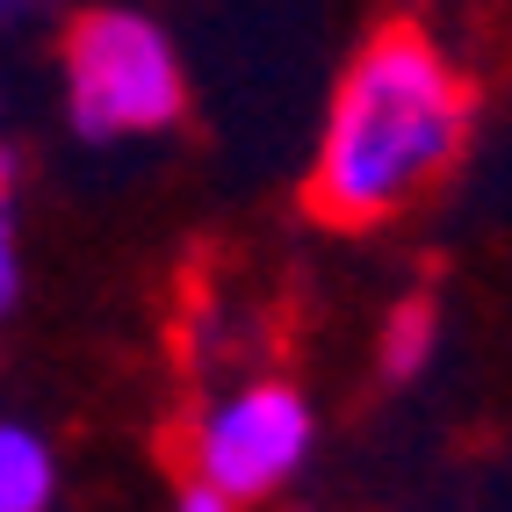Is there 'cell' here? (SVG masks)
<instances>
[{
	"label": "cell",
	"instance_id": "obj_8",
	"mask_svg": "<svg viewBox=\"0 0 512 512\" xmlns=\"http://www.w3.org/2000/svg\"><path fill=\"white\" fill-rule=\"evenodd\" d=\"M37 8H44V0H0V29H15V22H29Z\"/></svg>",
	"mask_w": 512,
	"mask_h": 512
},
{
	"label": "cell",
	"instance_id": "obj_2",
	"mask_svg": "<svg viewBox=\"0 0 512 512\" xmlns=\"http://www.w3.org/2000/svg\"><path fill=\"white\" fill-rule=\"evenodd\" d=\"M65 109H73V130L94 145L174 130L188 109L174 37L130 8L80 15L73 37H65Z\"/></svg>",
	"mask_w": 512,
	"mask_h": 512
},
{
	"label": "cell",
	"instance_id": "obj_7",
	"mask_svg": "<svg viewBox=\"0 0 512 512\" xmlns=\"http://www.w3.org/2000/svg\"><path fill=\"white\" fill-rule=\"evenodd\" d=\"M174 512H238V505H231V498H224V491H210V484H188V491H181V505H174Z\"/></svg>",
	"mask_w": 512,
	"mask_h": 512
},
{
	"label": "cell",
	"instance_id": "obj_5",
	"mask_svg": "<svg viewBox=\"0 0 512 512\" xmlns=\"http://www.w3.org/2000/svg\"><path fill=\"white\" fill-rule=\"evenodd\" d=\"M433 354V303L426 296H404L390 325H383V368H390V383H404V375H419Z\"/></svg>",
	"mask_w": 512,
	"mask_h": 512
},
{
	"label": "cell",
	"instance_id": "obj_4",
	"mask_svg": "<svg viewBox=\"0 0 512 512\" xmlns=\"http://www.w3.org/2000/svg\"><path fill=\"white\" fill-rule=\"evenodd\" d=\"M51 491H58V462L44 448V433L0 419V512H44Z\"/></svg>",
	"mask_w": 512,
	"mask_h": 512
},
{
	"label": "cell",
	"instance_id": "obj_3",
	"mask_svg": "<svg viewBox=\"0 0 512 512\" xmlns=\"http://www.w3.org/2000/svg\"><path fill=\"white\" fill-rule=\"evenodd\" d=\"M303 455H311V404H303L296 383H275V375L224 390L188 433L195 484L224 491L231 505L282 491L303 469Z\"/></svg>",
	"mask_w": 512,
	"mask_h": 512
},
{
	"label": "cell",
	"instance_id": "obj_1",
	"mask_svg": "<svg viewBox=\"0 0 512 512\" xmlns=\"http://www.w3.org/2000/svg\"><path fill=\"white\" fill-rule=\"evenodd\" d=\"M476 94L419 22H383L332 87L311 159V210L325 224H383L448 174Z\"/></svg>",
	"mask_w": 512,
	"mask_h": 512
},
{
	"label": "cell",
	"instance_id": "obj_6",
	"mask_svg": "<svg viewBox=\"0 0 512 512\" xmlns=\"http://www.w3.org/2000/svg\"><path fill=\"white\" fill-rule=\"evenodd\" d=\"M22 296V246H15V166L0 159V318Z\"/></svg>",
	"mask_w": 512,
	"mask_h": 512
}]
</instances>
